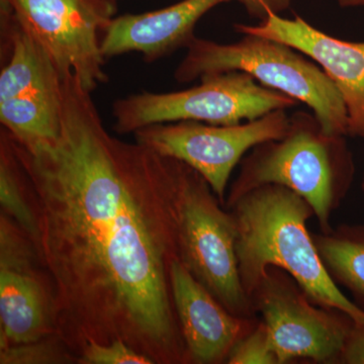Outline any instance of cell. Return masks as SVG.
Here are the masks:
<instances>
[{
	"instance_id": "277c9868",
	"label": "cell",
	"mask_w": 364,
	"mask_h": 364,
	"mask_svg": "<svg viewBox=\"0 0 364 364\" xmlns=\"http://www.w3.org/2000/svg\"><path fill=\"white\" fill-rule=\"evenodd\" d=\"M186 50L174 71L177 82H193L230 71L245 72L261 85L308 105L326 133L348 135V114L339 90L322 68L291 46L245 35L231 44L195 37Z\"/></svg>"
},
{
	"instance_id": "5b68a950",
	"label": "cell",
	"mask_w": 364,
	"mask_h": 364,
	"mask_svg": "<svg viewBox=\"0 0 364 364\" xmlns=\"http://www.w3.org/2000/svg\"><path fill=\"white\" fill-rule=\"evenodd\" d=\"M200 80V85L188 90L164 93L143 91L119 98L112 105L114 130L134 134L150 124L181 121L229 126L299 104L286 93L258 85L245 72L212 74Z\"/></svg>"
},
{
	"instance_id": "30bf717a",
	"label": "cell",
	"mask_w": 364,
	"mask_h": 364,
	"mask_svg": "<svg viewBox=\"0 0 364 364\" xmlns=\"http://www.w3.org/2000/svg\"><path fill=\"white\" fill-rule=\"evenodd\" d=\"M57 336L54 294L37 245L0 215V349Z\"/></svg>"
},
{
	"instance_id": "ac0fdd59",
	"label": "cell",
	"mask_w": 364,
	"mask_h": 364,
	"mask_svg": "<svg viewBox=\"0 0 364 364\" xmlns=\"http://www.w3.org/2000/svg\"><path fill=\"white\" fill-rule=\"evenodd\" d=\"M80 364H153L154 361L136 351L123 340L109 343H91L77 356Z\"/></svg>"
},
{
	"instance_id": "9c48e42d",
	"label": "cell",
	"mask_w": 364,
	"mask_h": 364,
	"mask_svg": "<svg viewBox=\"0 0 364 364\" xmlns=\"http://www.w3.org/2000/svg\"><path fill=\"white\" fill-rule=\"evenodd\" d=\"M286 111L277 109L229 126L196 121L150 124L134 135L136 142L198 171L224 203L230 176L244 155L261 143L286 135L289 127Z\"/></svg>"
},
{
	"instance_id": "7c38bea8",
	"label": "cell",
	"mask_w": 364,
	"mask_h": 364,
	"mask_svg": "<svg viewBox=\"0 0 364 364\" xmlns=\"http://www.w3.org/2000/svg\"><path fill=\"white\" fill-rule=\"evenodd\" d=\"M243 35H256L291 46L314 60L339 90L348 114V135L364 139V42L336 39L305 20L272 14L258 25H235Z\"/></svg>"
},
{
	"instance_id": "52a82bcc",
	"label": "cell",
	"mask_w": 364,
	"mask_h": 364,
	"mask_svg": "<svg viewBox=\"0 0 364 364\" xmlns=\"http://www.w3.org/2000/svg\"><path fill=\"white\" fill-rule=\"evenodd\" d=\"M21 28L51 56L62 75L73 72L92 93L109 80L102 38L116 0H0Z\"/></svg>"
},
{
	"instance_id": "5bb4252c",
	"label": "cell",
	"mask_w": 364,
	"mask_h": 364,
	"mask_svg": "<svg viewBox=\"0 0 364 364\" xmlns=\"http://www.w3.org/2000/svg\"><path fill=\"white\" fill-rule=\"evenodd\" d=\"M321 259L336 284L346 287L364 306V223L343 225L328 233L314 235ZM364 310V308H363Z\"/></svg>"
},
{
	"instance_id": "6da1fadb",
	"label": "cell",
	"mask_w": 364,
	"mask_h": 364,
	"mask_svg": "<svg viewBox=\"0 0 364 364\" xmlns=\"http://www.w3.org/2000/svg\"><path fill=\"white\" fill-rule=\"evenodd\" d=\"M9 138L32 189L56 335L76 363L87 345L123 340L154 363H191L170 282L191 166L111 135L73 72L56 138Z\"/></svg>"
},
{
	"instance_id": "e0dca14e",
	"label": "cell",
	"mask_w": 364,
	"mask_h": 364,
	"mask_svg": "<svg viewBox=\"0 0 364 364\" xmlns=\"http://www.w3.org/2000/svg\"><path fill=\"white\" fill-rule=\"evenodd\" d=\"M227 363L279 364L267 328L262 322L258 323L252 331L235 345Z\"/></svg>"
},
{
	"instance_id": "44dd1931",
	"label": "cell",
	"mask_w": 364,
	"mask_h": 364,
	"mask_svg": "<svg viewBox=\"0 0 364 364\" xmlns=\"http://www.w3.org/2000/svg\"><path fill=\"white\" fill-rule=\"evenodd\" d=\"M361 188H363V191L364 193V176H363V183H361Z\"/></svg>"
},
{
	"instance_id": "ba28073f",
	"label": "cell",
	"mask_w": 364,
	"mask_h": 364,
	"mask_svg": "<svg viewBox=\"0 0 364 364\" xmlns=\"http://www.w3.org/2000/svg\"><path fill=\"white\" fill-rule=\"evenodd\" d=\"M250 299L262 316L279 364L298 358L341 360L354 321L314 303L289 273L268 268Z\"/></svg>"
},
{
	"instance_id": "d6986e66",
	"label": "cell",
	"mask_w": 364,
	"mask_h": 364,
	"mask_svg": "<svg viewBox=\"0 0 364 364\" xmlns=\"http://www.w3.org/2000/svg\"><path fill=\"white\" fill-rule=\"evenodd\" d=\"M340 363L364 364V325L354 322L347 336Z\"/></svg>"
},
{
	"instance_id": "8992f818",
	"label": "cell",
	"mask_w": 364,
	"mask_h": 364,
	"mask_svg": "<svg viewBox=\"0 0 364 364\" xmlns=\"http://www.w3.org/2000/svg\"><path fill=\"white\" fill-rule=\"evenodd\" d=\"M208 182L189 169L182 196L179 260L229 312L251 318L252 304L242 287L237 226Z\"/></svg>"
},
{
	"instance_id": "7a4b0ae2",
	"label": "cell",
	"mask_w": 364,
	"mask_h": 364,
	"mask_svg": "<svg viewBox=\"0 0 364 364\" xmlns=\"http://www.w3.org/2000/svg\"><path fill=\"white\" fill-rule=\"evenodd\" d=\"M228 208L236 221L239 274L249 299L268 268L277 267L289 273L318 306L364 325L363 309L340 291L321 259L306 228L315 213L301 196L286 186L265 184Z\"/></svg>"
},
{
	"instance_id": "ffe728a7",
	"label": "cell",
	"mask_w": 364,
	"mask_h": 364,
	"mask_svg": "<svg viewBox=\"0 0 364 364\" xmlns=\"http://www.w3.org/2000/svg\"><path fill=\"white\" fill-rule=\"evenodd\" d=\"M338 4L342 7L364 6V0H338Z\"/></svg>"
},
{
	"instance_id": "2e32d148",
	"label": "cell",
	"mask_w": 364,
	"mask_h": 364,
	"mask_svg": "<svg viewBox=\"0 0 364 364\" xmlns=\"http://www.w3.org/2000/svg\"><path fill=\"white\" fill-rule=\"evenodd\" d=\"M68 363H76V358L58 336L48 337L33 343L0 349L1 364Z\"/></svg>"
},
{
	"instance_id": "4fadbf2b",
	"label": "cell",
	"mask_w": 364,
	"mask_h": 364,
	"mask_svg": "<svg viewBox=\"0 0 364 364\" xmlns=\"http://www.w3.org/2000/svg\"><path fill=\"white\" fill-rule=\"evenodd\" d=\"M170 282L191 363H227L235 345L257 324L229 312L179 259L170 268Z\"/></svg>"
},
{
	"instance_id": "9a60e30c",
	"label": "cell",
	"mask_w": 364,
	"mask_h": 364,
	"mask_svg": "<svg viewBox=\"0 0 364 364\" xmlns=\"http://www.w3.org/2000/svg\"><path fill=\"white\" fill-rule=\"evenodd\" d=\"M0 203L2 214L16 222L37 245L39 227L32 189L6 130L0 135Z\"/></svg>"
},
{
	"instance_id": "8fae6325",
	"label": "cell",
	"mask_w": 364,
	"mask_h": 364,
	"mask_svg": "<svg viewBox=\"0 0 364 364\" xmlns=\"http://www.w3.org/2000/svg\"><path fill=\"white\" fill-rule=\"evenodd\" d=\"M238 1L254 18L265 20L291 6V0H179L172 6L140 14H124L112 18L102 38L105 58L138 53L154 62L186 48L196 37L193 31L200 18L214 7Z\"/></svg>"
},
{
	"instance_id": "3957f363",
	"label": "cell",
	"mask_w": 364,
	"mask_h": 364,
	"mask_svg": "<svg viewBox=\"0 0 364 364\" xmlns=\"http://www.w3.org/2000/svg\"><path fill=\"white\" fill-rule=\"evenodd\" d=\"M353 158L345 136L326 133L315 114L294 112L286 135L255 146L241 162L228 203L265 184L291 189L312 207L322 233L332 231V213L348 193Z\"/></svg>"
}]
</instances>
